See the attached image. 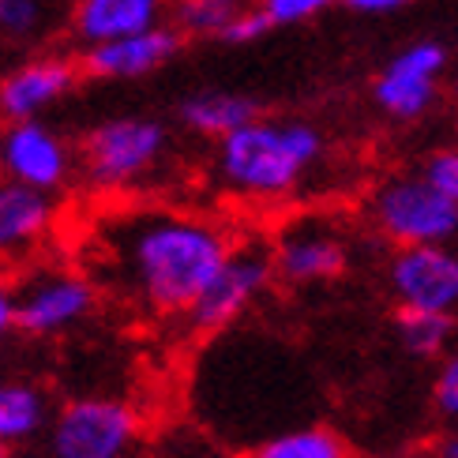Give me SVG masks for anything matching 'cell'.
Segmentation results:
<instances>
[{
	"instance_id": "cell-24",
	"label": "cell",
	"mask_w": 458,
	"mask_h": 458,
	"mask_svg": "<svg viewBox=\"0 0 458 458\" xmlns=\"http://www.w3.org/2000/svg\"><path fill=\"white\" fill-rule=\"evenodd\" d=\"M421 174L440 188L447 199L458 203V147H447V150H436V155L425 162Z\"/></svg>"
},
{
	"instance_id": "cell-12",
	"label": "cell",
	"mask_w": 458,
	"mask_h": 458,
	"mask_svg": "<svg viewBox=\"0 0 458 458\" xmlns=\"http://www.w3.org/2000/svg\"><path fill=\"white\" fill-rule=\"evenodd\" d=\"M181 42H184V34L174 23H162L155 30L90 46V49H83L80 64L94 80H143V75H155L158 68L174 61L181 53Z\"/></svg>"
},
{
	"instance_id": "cell-7",
	"label": "cell",
	"mask_w": 458,
	"mask_h": 458,
	"mask_svg": "<svg viewBox=\"0 0 458 458\" xmlns=\"http://www.w3.org/2000/svg\"><path fill=\"white\" fill-rule=\"evenodd\" d=\"M387 285L398 309L458 316V248L454 244L398 248L387 263Z\"/></svg>"
},
{
	"instance_id": "cell-18",
	"label": "cell",
	"mask_w": 458,
	"mask_h": 458,
	"mask_svg": "<svg viewBox=\"0 0 458 458\" xmlns=\"http://www.w3.org/2000/svg\"><path fill=\"white\" fill-rule=\"evenodd\" d=\"M394 335L398 346L417 360H436L447 357L454 338H458V316L444 312H417V309H398L394 316Z\"/></svg>"
},
{
	"instance_id": "cell-11",
	"label": "cell",
	"mask_w": 458,
	"mask_h": 458,
	"mask_svg": "<svg viewBox=\"0 0 458 458\" xmlns=\"http://www.w3.org/2000/svg\"><path fill=\"white\" fill-rule=\"evenodd\" d=\"M83 64L72 56H30V61L15 64L12 72L0 75V121H42V113L53 109L61 98H68L75 80H80Z\"/></svg>"
},
{
	"instance_id": "cell-10",
	"label": "cell",
	"mask_w": 458,
	"mask_h": 458,
	"mask_svg": "<svg viewBox=\"0 0 458 458\" xmlns=\"http://www.w3.org/2000/svg\"><path fill=\"white\" fill-rule=\"evenodd\" d=\"M0 155H4V177L19 181L38 192H61L72 181L75 155L68 140L46 121H15L0 131Z\"/></svg>"
},
{
	"instance_id": "cell-6",
	"label": "cell",
	"mask_w": 458,
	"mask_h": 458,
	"mask_svg": "<svg viewBox=\"0 0 458 458\" xmlns=\"http://www.w3.org/2000/svg\"><path fill=\"white\" fill-rule=\"evenodd\" d=\"M275 256L267 248H233L229 259L222 263V271L215 282L199 293V301L188 309V323L199 335L225 331L229 323H237L252 304L267 293V285L275 278Z\"/></svg>"
},
{
	"instance_id": "cell-3",
	"label": "cell",
	"mask_w": 458,
	"mask_h": 458,
	"mask_svg": "<svg viewBox=\"0 0 458 458\" xmlns=\"http://www.w3.org/2000/svg\"><path fill=\"white\" fill-rule=\"evenodd\" d=\"M143 417L124 398L83 394L61 406L46 432L49 458H131Z\"/></svg>"
},
{
	"instance_id": "cell-9",
	"label": "cell",
	"mask_w": 458,
	"mask_h": 458,
	"mask_svg": "<svg viewBox=\"0 0 458 458\" xmlns=\"http://www.w3.org/2000/svg\"><path fill=\"white\" fill-rule=\"evenodd\" d=\"M447 68V49L440 42H413L394 53L372 83L376 106L394 121L425 117L440 90V75Z\"/></svg>"
},
{
	"instance_id": "cell-23",
	"label": "cell",
	"mask_w": 458,
	"mask_h": 458,
	"mask_svg": "<svg viewBox=\"0 0 458 458\" xmlns=\"http://www.w3.org/2000/svg\"><path fill=\"white\" fill-rule=\"evenodd\" d=\"M335 0H256V8L271 19V27H297L323 15Z\"/></svg>"
},
{
	"instance_id": "cell-21",
	"label": "cell",
	"mask_w": 458,
	"mask_h": 458,
	"mask_svg": "<svg viewBox=\"0 0 458 458\" xmlns=\"http://www.w3.org/2000/svg\"><path fill=\"white\" fill-rule=\"evenodd\" d=\"M53 27V0H0V38L15 46L38 42Z\"/></svg>"
},
{
	"instance_id": "cell-4",
	"label": "cell",
	"mask_w": 458,
	"mask_h": 458,
	"mask_svg": "<svg viewBox=\"0 0 458 458\" xmlns=\"http://www.w3.org/2000/svg\"><path fill=\"white\" fill-rule=\"evenodd\" d=\"M169 150V128L155 117H109L87 131L80 165L94 188H128L155 174Z\"/></svg>"
},
{
	"instance_id": "cell-16",
	"label": "cell",
	"mask_w": 458,
	"mask_h": 458,
	"mask_svg": "<svg viewBox=\"0 0 458 458\" xmlns=\"http://www.w3.org/2000/svg\"><path fill=\"white\" fill-rule=\"evenodd\" d=\"M181 124L203 140H225L259 117V102L237 90H196L177 106Z\"/></svg>"
},
{
	"instance_id": "cell-2",
	"label": "cell",
	"mask_w": 458,
	"mask_h": 458,
	"mask_svg": "<svg viewBox=\"0 0 458 458\" xmlns=\"http://www.w3.org/2000/svg\"><path fill=\"white\" fill-rule=\"evenodd\" d=\"M323 155L319 128L304 121H271L256 117L218 140L215 174L233 196L244 199H282L309 177Z\"/></svg>"
},
{
	"instance_id": "cell-15",
	"label": "cell",
	"mask_w": 458,
	"mask_h": 458,
	"mask_svg": "<svg viewBox=\"0 0 458 458\" xmlns=\"http://www.w3.org/2000/svg\"><path fill=\"white\" fill-rule=\"evenodd\" d=\"M165 23V0H72V30L83 49Z\"/></svg>"
},
{
	"instance_id": "cell-29",
	"label": "cell",
	"mask_w": 458,
	"mask_h": 458,
	"mask_svg": "<svg viewBox=\"0 0 458 458\" xmlns=\"http://www.w3.org/2000/svg\"><path fill=\"white\" fill-rule=\"evenodd\" d=\"M0 458H12V447H4V444H0Z\"/></svg>"
},
{
	"instance_id": "cell-22",
	"label": "cell",
	"mask_w": 458,
	"mask_h": 458,
	"mask_svg": "<svg viewBox=\"0 0 458 458\" xmlns=\"http://www.w3.org/2000/svg\"><path fill=\"white\" fill-rule=\"evenodd\" d=\"M432 406L447 425L458 428V350H451L432 379Z\"/></svg>"
},
{
	"instance_id": "cell-25",
	"label": "cell",
	"mask_w": 458,
	"mask_h": 458,
	"mask_svg": "<svg viewBox=\"0 0 458 458\" xmlns=\"http://www.w3.org/2000/svg\"><path fill=\"white\" fill-rule=\"evenodd\" d=\"M267 30H275V27H271V19H267V15L252 4V8H248V12L237 19L233 27H229V34L222 38V42H225V46H252V42H259Z\"/></svg>"
},
{
	"instance_id": "cell-28",
	"label": "cell",
	"mask_w": 458,
	"mask_h": 458,
	"mask_svg": "<svg viewBox=\"0 0 458 458\" xmlns=\"http://www.w3.org/2000/svg\"><path fill=\"white\" fill-rule=\"evenodd\" d=\"M440 458H458V428L447 436V440L440 444Z\"/></svg>"
},
{
	"instance_id": "cell-30",
	"label": "cell",
	"mask_w": 458,
	"mask_h": 458,
	"mask_svg": "<svg viewBox=\"0 0 458 458\" xmlns=\"http://www.w3.org/2000/svg\"><path fill=\"white\" fill-rule=\"evenodd\" d=\"M0 177H4V155H0Z\"/></svg>"
},
{
	"instance_id": "cell-8",
	"label": "cell",
	"mask_w": 458,
	"mask_h": 458,
	"mask_svg": "<svg viewBox=\"0 0 458 458\" xmlns=\"http://www.w3.org/2000/svg\"><path fill=\"white\" fill-rule=\"evenodd\" d=\"M15 301H19L15 327L30 338H53L80 327L94 312V304H98V290L80 271H46L34 275L15 293Z\"/></svg>"
},
{
	"instance_id": "cell-26",
	"label": "cell",
	"mask_w": 458,
	"mask_h": 458,
	"mask_svg": "<svg viewBox=\"0 0 458 458\" xmlns=\"http://www.w3.org/2000/svg\"><path fill=\"white\" fill-rule=\"evenodd\" d=\"M15 312H19V301H15V290L0 278V342L8 338V331H19L15 327Z\"/></svg>"
},
{
	"instance_id": "cell-1",
	"label": "cell",
	"mask_w": 458,
	"mask_h": 458,
	"mask_svg": "<svg viewBox=\"0 0 458 458\" xmlns=\"http://www.w3.org/2000/svg\"><path fill=\"white\" fill-rule=\"evenodd\" d=\"M128 290L155 312H184L215 282L233 241L215 222L181 211H143L109 225Z\"/></svg>"
},
{
	"instance_id": "cell-13",
	"label": "cell",
	"mask_w": 458,
	"mask_h": 458,
	"mask_svg": "<svg viewBox=\"0 0 458 458\" xmlns=\"http://www.w3.org/2000/svg\"><path fill=\"white\" fill-rule=\"evenodd\" d=\"M56 225V203L19 181L0 177V263L30 256Z\"/></svg>"
},
{
	"instance_id": "cell-14",
	"label": "cell",
	"mask_w": 458,
	"mask_h": 458,
	"mask_svg": "<svg viewBox=\"0 0 458 458\" xmlns=\"http://www.w3.org/2000/svg\"><path fill=\"white\" fill-rule=\"evenodd\" d=\"M275 256V271L278 278L293 282V285H309V282H327L346 271V244L335 229L323 225H293L275 241L271 248Z\"/></svg>"
},
{
	"instance_id": "cell-17",
	"label": "cell",
	"mask_w": 458,
	"mask_h": 458,
	"mask_svg": "<svg viewBox=\"0 0 458 458\" xmlns=\"http://www.w3.org/2000/svg\"><path fill=\"white\" fill-rule=\"evenodd\" d=\"M49 398L27 379H0V444L19 447L49 432Z\"/></svg>"
},
{
	"instance_id": "cell-20",
	"label": "cell",
	"mask_w": 458,
	"mask_h": 458,
	"mask_svg": "<svg viewBox=\"0 0 458 458\" xmlns=\"http://www.w3.org/2000/svg\"><path fill=\"white\" fill-rule=\"evenodd\" d=\"M248 8H252L248 0H177L174 27L184 38H218L222 42Z\"/></svg>"
},
{
	"instance_id": "cell-27",
	"label": "cell",
	"mask_w": 458,
	"mask_h": 458,
	"mask_svg": "<svg viewBox=\"0 0 458 458\" xmlns=\"http://www.w3.org/2000/svg\"><path fill=\"white\" fill-rule=\"evenodd\" d=\"M350 12H360V15H387V12H398L406 8L410 0H342Z\"/></svg>"
},
{
	"instance_id": "cell-5",
	"label": "cell",
	"mask_w": 458,
	"mask_h": 458,
	"mask_svg": "<svg viewBox=\"0 0 458 458\" xmlns=\"http://www.w3.org/2000/svg\"><path fill=\"white\" fill-rule=\"evenodd\" d=\"M372 222L394 248L458 241V203L447 199L425 174L379 184L372 196Z\"/></svg>"
},
{
	"instance_id": "cell-19",
	"label": "cell",
	"mask_w": 458,
	"mask_h": 458,
	"mask_svg": "<svg viewBox=\"0 0 458 458\" xmlns=\"http://www.w3.org/2000/svg\"><path fill=\"white\" fill-rule=\"evenodd\" d=\"M248 458H350V447L327 425H301L263 440Z\"/></svg>"
}]
</instances>
